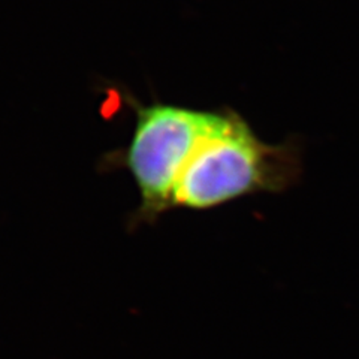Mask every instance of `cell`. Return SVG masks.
Wrapping results in <instances>:
<instances>
[{"label": "cell", "mask_w": 359, "mask_h": 359, "mask_svg": "<svg viewBox=\"0 0 359 359\" xmlns=\"http://www.w3.org/2000/svg\"><path fill=\"white\" fill-rule=\"evenodd\" d=\"M301 172L298 142H264L235 111H212L180 174L171 210L205 211L249 195L285 192Z\"/></svg>", "instance_id": "1"}, {"label": "cell", "mask_w": 359, "mask_h": 359, "mask_svg": "<svg viewBox=\"0 0 359 359\" xmlns=\"http://www.w3.org/2000/svg\"><path fill=\"white\" fill-rule=\"evenodd\" d=\"M135 128L126 149L104 157L107 168L129 171L140 192L130 224L154 223L171 211L175 184L211 120L212 111L172 104H133Z\"/></svg>", "instance_id": "2"}]
</instances>
